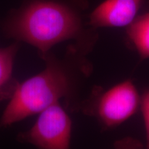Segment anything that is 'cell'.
<instances>
[{"label": "cell", "instance_id": "7a4b0ae2", "mask_svg": "<svg viewBox=\"0 0 149 149\" xmlns=\"http://www.w3.org/2000/svg\"><path fill=\"white\" fill-rule=\"evenodd\" d=\"M84 50L77 46L64 59L51 51L41 56L45 68L36 75L19 83L0 120V126H7L31 115L40 113L61 98L74 94L80 75L88 74Z\"/></svg>", "mask_w": 149, "mask_h": 149}, {"label": "cell", "instance_id": "ba28073f", "mask_svg": "<svg viewBox=\"0 0 149 149\" xmlns=\"http://www.w3.org/2000/svg\"><path fill=\"white\" fill-rule=\"evenodd\" d=\"M140 105L146 127V148H149V90L144 93L141 99Z\"/></svg>", "mask_w": 149, "mask_h": 149}, {"label": "cell", "instance_id": "5b68a950", "mask_svg": "<svg viewBox=\"0 0 149 149\" xmlns=\"http://www.w3.org/2000/svg\"><path fill=\"white\" fill-rule=\"evenodd\" d=\"M148 0H106L88 17V24L93 29L128 26L138 16Z\"/></svg>", "mask_w": 149, "mask_h": 149}, {"label": "cell", "instance_id": "3957f363", "mask_svg": "<svg viewBox=\"0 0 149 149\" xmlns=\"http://www.w3.org/2000/svg\"><path fill=\"white\" fill-rule=\"evenodd\" d=\"M92 97L84 111L95 116L107 128L115 127L128 120L137 112L141 103L138 91L130 80Z\"/></svg>", "mask_w": 149, "mask_h": 149}, {"label": "cell", "instance_id": "52a82bcc", "mask_svg": "<svg viewBox=\"0 0 149 149\" xmlns=\"http://www.w3.org/2000/svg\"><path fill=\"white\" fill-rule=\"evenodd\" d=\"M128 39L142 59L149 58V10L139 15L127 26Z\"/></svg>", "mask_w": 149, "mask_h": 149}, {"label": "cell", "instance_id": "277c9868", "mask_svg": "<svg viewBox=\"0 0 149 149\" xmlns=\"http://www.w3.org/2000/svg\"><path fill=\"white\" fill-rule=\"evenodd\" d=\"M72 122L59 102L40 113L31 129L20 133L17 139L41 149H67L70 147Z\"/></svg>", "mask_w": 149, "mask_h": 149}, {"label": "cell", "instance_id": "8992f818", "mask_svg": "<svg viewBox=\"0 0 149 149\" xmlns=\"http://www.w3.org/2000/svg\"><path fill=\"white\" fill-rule=\"evenodd\" d=\"M18 49V42L0 48V101L10 99L19 84L12 77L14 61Z\"/></svg>", "mask_w": 149, "mask_h": 149}, {"label": "cell", "instance_id": "6da1fadb", "mask_svg": "<svg viewBox=\"0 0 149 149\" xmlns=\"http://www.w3.org/2000/svg\"><path fill=\"white\" fill-rule=\"evenodd\" d=\"M87 6L88 0H22L5 19L3 31L9 38L34 46L40 57L68 40L88 51L95 29L84 23Z\"/></svg>", "mask_w": 149, "mask_h": 149}]
</instances>
